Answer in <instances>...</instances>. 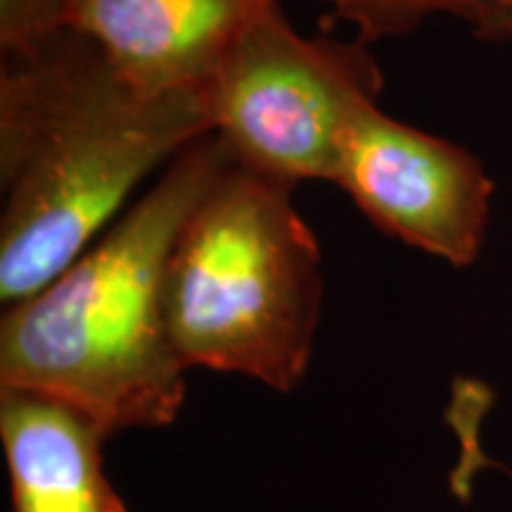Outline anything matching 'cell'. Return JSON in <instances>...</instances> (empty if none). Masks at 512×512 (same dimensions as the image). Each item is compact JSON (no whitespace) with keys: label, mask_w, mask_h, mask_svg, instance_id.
Segmentation results:
<instances>
[{"label":"cell","mask_w":512,"mask_h":512,"mask_svg":"<svg viewBox=\"0 0 512 512\" xmlns=\"http://www.w3.org/2000/svg\"><path fill=\"white\" fill-rule=\"evenodd\" d=\"M214 133L207 91L150 98L64 29L0 69V302L17 306L119 219L131 192Z\"/></svg>","instance_id":"6da1fadb"},{"label":"cell","mask_w":512,"mask_h":512,"mask_svg":"<svg viewBox=\"0 0 512 512\" xmlns=\"http://www.w3.org/2000/svg\"><path fill=\"white\" fill-rule=\"evenodd\" d=\"M230 164L214 133L185 147L67 271L10 306L0 323V387L67 403L105 437L174 422L188 368L166 323V264Z\"/></svg>","instance_id":"7a4b0ae2"},{"label":"cell","mask_w":512,"mask_h":512,"mask_svg":"<svg viewBox=\"0 0 512 512\" xmlns=\"http://www.w3.org/2000/svg\"><path fill=\"white\" fill-rule=\"evenodd\" d=\"M292 183L230 164L185 221L164 313L185 368L290 394L309 370L323 309L320 247Z\"/></svg>","instance_id":"3957f363"},{"label":"cell","mask_w":512,"mask_h":512,"mask_svg":"<svg viewBox=\"0 0 512 512\" xmlns=\"http://www.w3.org/2000/svg\"><path fill=\"white\" fill-rule=\"evenodd\" d=\"M380 91L368 43L302 36L273 3L230 46L207 102L235 164L292 185L332 183L351 119Z\"/></svg>","instance_id":"277c9868"},{"label":"cell","mask_w":512,"mask_h":512,"mask_svg":"<svg viewBox=\"0 0 512 512\" xmlns=\"http://www.w3.org/2000/svg\"><path fill=\"white\" fill-rule=\"evenodd\" d=\"M332 183L382 233L446 264L467 268L482 252L496 188L482 162L377 102L351 119Z\"/></svg>","instance_id":"5b68a950"},{"label":"cell","mask_w":512,"mask_h":512,"mask_svg":"<svg viewBox=\"0 0 512 512\" xmlns=\"http://www.w3.org/2000/svg\"><path fill=\"white\" fill-rule=\"evenodd\" d=\"M280 0H69L67 29L91 38L150 98L207 91L252 19Z\"/></svg>","instance_id":"8992f818"},{"label":"cell","mask_w":512,"mask_h":512,"mask_svg":"<svg viewBox=\"0 0 512 512\" xmlns=\"http://www.w3.org/2000/svg\"><path fill=\"white\" fill-rule=\"evenodd\" d=\"M12 512H128L102 470L107 437L50 396L0 387Z\"/></svg>","instance_id":"52a82bcc"},{"label":"cell","mask_w":512,"mask_h":512,"mask_svg":"<svg viewBox=\"0 0 512 512\" xmlns=\"http://www.w3.org/2000/svg\"><path fill=\"white\" fill-rule=\"evenodd\" d=\"M332 5V19L354 24L358 41L373 43L382 38L413 34L425 19L453 15L470 24L482 22V0H325Z\"/></svg>","instance_id":"ba28073f"},{"label":"cell","mask_w":512,"mask_h":512,"mask_svg":"<svg viewBox=\"0 0 512 512\" xmlns=\"http://www.w3.org/2000/svg\"><path fill=\"white\" fill-rule=\"evenodd\" d=\"M69 0H0V55L29 53L67 29Z\"/></svg>","instance_id":"9c48e42d"},{"label":"cell","mask_w":512,"mask_h":512,"mask_svg":"<svg viewBox=\"0 0 512 512\" xmlns=\"http://www.w3.org/2000/svg\"><path fill=\"white\" fill-rule=\"evenodd\" d=\"M475 29L484 38H512V5L486 12Z\"/></svg>","instance_id":"30bf717a"},{"label":"cell","mask_w":512,"mask_h":512,"mask_svg":"<svg viewBox=\"0 0 512 512\" xmlns=\"http://www.w3.org/2000/svg\"><path fill=\"white\" fill-rule=\"evenodd\" d=\"M484 3V8H486V12H491V10H501V8H510L512 5V0H482Z\"/></svg>","instance_id":"8fae6325"}]
</instances>
